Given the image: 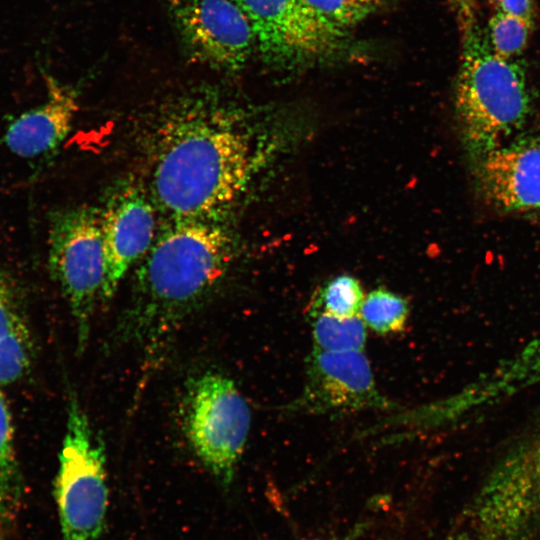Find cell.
I'll use <instances>...</instances> for the list:
<instances>
[{
    "label": "cell",
    "instance_id": "1",
    "mask_svg": "<svg viewBox=\"0 0 540 540\" xmlns=\"http://www.w3.org/2000/svg\"><path fill=\"white\" fill-rule=\"evenodd\" d=\"M230 259V239L215 221L174 222L154 240L109 342L140 352L144 380L162 363L186 319L220 284Z\"/></svg>",
    "mask_w": 540,
    "mask_h": 540
},
{
    "label": "cell",
    "instance_id": "2",
    "mask_svg": "<svg viewBox=\"0 0 540 540\" xmlns=\"http://www.w3.org/2000/svg\"><path fill=\"white\" fill-rule=\"evenodd\" d=\"M249 168L248 143L225 113L192 108L164 130L152 195L173 222L215 221L242 191Z\"/></svg>",
    "mask_w": 540,
    "mask_h": 540
},
{
    "label": "cell",
    "instance_id": "3",
    "mask_svg": "<svg viewBox=\"0 0 540 540\" xmlns=\"http://www.w3.org/2000/svg\"><path fill=\"white\" fill-rule=\"evenodd\" d=\"M462 31L455 106L469 151L483 158L524 125L530 97L522 61L496 54L477 19Z\"/></svg>",
    "mask_w": 540,
    "mask_h": 540
},
{
    "label": "cell",
    "instance_id": "4",
    "mask_svg": "<svg viewBox=\"0 0 540 540\" xmlns=\"http://www.w3.org/2000/svg\"><path fill=\"white\" fill-rule=\"evenodd\" d=\"M66 408L54 481L62 540H103L108 507L105 445L73 389Z\"/></svg>",
    "mask_w": 540,
    "mask_h": 540
},
{
    "label": "cell",
    "instance_id": "5",
    "mask_svg": "<svg viewBox=\"0 0 540 540\" xmlns=\"http://www.w3.org/2000/svg\"><path fill=\"white\" fill-rule=\"evenodd\" d=\"M48 267L73 317L76 352H85L104 278L101 210L79 205L49 216Z\"/></svg>",
    "mask_w": 540,
    "mask_h": 540
},
{
    "label": "cell",
    "instance_id": "6",
    "mask_svg": "<svg viewBox=\"0 0 540 540\" xmlns=\"http://www.w3.org/2000/svg\"><path fill=\"white\" fill-rule=\"evenodd\" d=\"M183 430L194 454L224 486L229 485L249 435V406L232 379L205 371L188 385Z\"/></svg>",
    "mask_w": 540,
    "mask_h": 540
},
{
    "label": "cell",
    "instance_id": "7",
    "mask_svg": "<svg viewBox=\"0 0 540 540\" xmlns=\"http://www.w3.org/2000/svg\"><path fill=\"white\" fill-rule=\"evenodd\" d=\"M246 17L265 64L289 69L332 54L343 38L303 0H233Z\"/></svg>",
    "mask_w": 540,
    "mask_h": 540
},
{
    "label": "cell",
    "instance_id": "8",
    "mask_svg": "<svg viewBox=\"0 0 540 540\" xmlns=\"http://www.w3.org/2000/svg\"><path fill=\"white\" fill-rule=\"evenodd\" d=\"M180 44L191 61L235 73L247 64L254 38L233 0H166Z\"/></svg>",
    "mask_w": 540,
    "mask_h": 540
},
{
    "label": "cell",
    "instance_id": "9",
    "mask_svg": "<svg viewBox=\"0 0 540 540\" xmlns=\"http://www.w3.org/2000/svg\"><path fill=\"white\" fill-rule=\"evenodd\" d=\"M395 404L380 393L363 351L323 352L313 349L298 398L285 406L291 413L342 415L363 410H389Z\"/></svg>",
    "mask_w": 540,
    "mask_h": 540
},
{
    "label": "cell",
    "instance_id": "10",
    "mask_svg": "<svg viewBox=\"0 0 540 540\" xmlns=\"http://www.w3.org/2000/svg\"><path fill=\"white\" fill-rule=\"evenodd\" d=\"M104 278L101 300L109 301L133 264L155 238V210L145 192L127 185L114 193L101 211Z\"/></svg>",
    "mask_w": 540,
    "mask_h": 540
},
{
    "label": "cell",
    "instance_id": "11",
    "mask_svg": "<svg viewBox=\"0 0 540 540\" xmlns=\"http://www.w3.org/2000/svg\"><path fill=\"white\" fill-rule=\"evenodd\" d=\"M482 160V184L497 206L540 209V138L503 145Z\"/></svg>",
    "mask_w": 540,
    "mask_h": 540
},
{
    "label": "cell",
    "instance_id": "12",
    "mask_svg": "<svg viewBox=\"0 0 540 540\" xmlns=\"http://www.w3.org/2000/svg\"><path fill=\"white\" fill-rule=\"evenodd\" d=\"M45 103L16 118L7 128L4 143L15 155L34 158L54 150L67 137L78 111L74 90L46 77Z\"/></svg>",
    "mask_w": 540,
    "mask_h": 540
},
{
    "label": "cell",
    "instance_id": "13",
    "mask_svg": "<svg viewBox=\"0 0 540 540\" xmlns=\"http://www.w3.org/2000/svg\"><path fill=\"white\" fill-rule=\"evenodd\" d=\"M540 380V335L452 396L463 416L477 412Z\"/></svg>",
    "mask_w": 540,
    "mask_h": 540
},
{
    "label": "cell",
    "instance_id": "14",
    "mask_svg": "<svg viewBox=\"0 0 540 540\" xmlns=\"http://www.w3.org/2000/svg\"><path fill=\"white\" fill-rule=\"evenodd\" d=\"M34 355L19 287L0 265V386L23 378L32 367Z\"/></svg>",
    "mask_w": 540,
    "mask_h": 540
},
{
    "label": "cell",
    "instance_id": "15",
    "mask_svg": "<svg viewBox=\"0 0 540 540\" xmlns=\"http://www.w3.org/2000/svg\"><path fill=\"white\" fill-rule=\"evenodd\" d=\"M24 497V481L17 459L14 426L0 386V540H11Z\"/></svg>",
    "mask_w": 540,
    "mask_h": 540
},
{
    "label": "cell",
    "instance_id": "16",
    "mask_svg": "<svg viewBox=\"0 0 540 540\" xmlns=\"http://www.w3.org/2000/svg\"><path fill=\"white\" fill-rule=\"evenodd\" d=\"M314 348L323 352L363 351L366 325L360 315L338 317L318 312L310 313Z\"/></svg>",
    "mask_w": 540,
    "mask_h": 540
},
{
    "label": "cell",
    "instance_id": "17",
    "mask_svg": "<svg viewBox=\"0 0 540 540\" xmlns=\"http://www.w3.org/2000/svg\"><path fill=\"white\" fill-rule=\"evenodd\" d=\"M359 315L366 327L376 333L391 334L404 329L409 308L402 297L386 289H376L364 298Z\"/></svg>",
    "mask_w": 540,
    "mask_h": 540
},
{
    "label": "cell",
    "instance_id": "18",
    "mask_svg": "<svg viewBox=\"0 0 540 540\" xmlns=\"http://www.w3.org/2000/svg\"><path fill=\"white\" fill-rule=\"evenodd\" d=\"M332 30L346 32L370 16L382 0H303Z\"/></svg>",
    "mask_w": 540,
    "mask_h": 540
},
{
    "label": "cell",
    "instance_id": "19",
    "mask_svg": "<svg viewBox=\"0 0 540 540\" xmlns=\"http://www.w3.org/2000/svg\"><path fill=\"white\" fill-rule=\"evenodd\" d=\"M364 298L360 283L351 276L341 275L326 284L312 305L310 313L323 312L338 317L357 316Z\"/></svg>",
    "mask_w": 540,
    "mask_h": 540
},
{
    "label": "cell",
    "instance_id": "20",
    "mask_svg": "<svg viewBox=\"0 0 540 540\" xmlns=\"http://www.w3.org/2000/svg\"><path fill=\"white\" fill-rule=\"evenodd\" d=\"M532 22L500 10L489 19L485 33L493 51L504 58H516L526 47Z\"/></svg>",
    "mask_w": 540,
    "mask_h": 540
},
{
    "label": "cell",
    "instance_id": "21",
    "mask_svg": "<svg viewBox=\"0 0 540 540\" xmlns=\"http://www.w3.org/2000/svg\"><path fill=\"white\" fill-rule=\"evenodd\" d=\"M500 11L509 15L533 22V1L532 0H499Z\"/></svg>",
    "mask_w": 540,
    "mask_h": 540
},
{
    "label": "cell",
    "instance_id": "22",
    "mask_svg": "<svg viewBox=\"0 0 540 540\" xmlns=\"http://www.w3.org/2000/svg\"><path fill=\"white\" fill-rule=\"evenodd\" d=\"M460 17L461 27H465L474 21V0H452Z\"/></svg>",
    "mask_w": 540,
    "mask_h": 540
},
{
    "label": "cell",
    "instance_id": "23",
    "mask_svg": "<svg viewBox=\"0 0 540 540\" xmlns=\"http://www.w3.org/2000/svg\"><path fill=\"white\" fill-rule=\"evenodd\" d=\"M537 514L540 516V443L532 448Z\"/></svg>",
    "mask_w": 540,
    "mask_h": 540
},
{
    "label": "cell",
    "instance_id": "24",
    "mask_svg": "<svg viewBox=\"0 0 540 540\" xmlns=\"http://www.w3.org/2000/svg\"><path fill=\"white\" fill-rule=\"evenodd\" d=\"M444 540H454V539L447 536Z\"/></svg>",
    "mask_w": 540,
    "mask_h": 540
},
{
    "label": "cell",
    "instance_id": "25",
    "mask_svg": "<svg viewBox=\"0 0 540 540\" xmlns=\"http://www.w3.org/2000/svg\"><path fill=\"white\" fill-rule=\"evenodd\" d=\"M490 1L498 2L499 0H490Z\"/></svg>",
    "mask_w": 540,
    "mask_h": 540
}]
</instances>
